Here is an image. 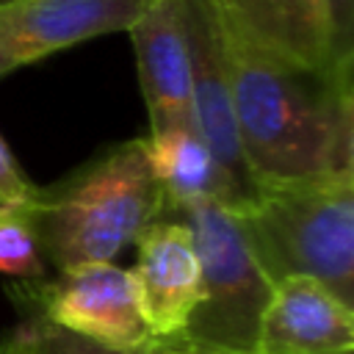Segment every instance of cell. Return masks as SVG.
I'll use <instances>...</instances> for the list:
<instances>
[{
  "instance_id": "cell-1",
  "label": "cell",
  "mask_w": 354,
  "mask_h": 354,
  "mask_svg": "<svg viewBox=\"0 0 354 354\" xmlns=\"http://www.w3.org/2000/svg\"><path fill=\"white\" fill-rule=\"evenodd\" d=\"M218 25L238 141L254 183L354 169V80L290 66L243 39L221 17Z\"/></svg>"
},
{
  "instance_id": "cell-2",
  "label": "cell",
  "mask_w": 354,
  "mask_h": 354,
  "mask_svg": "<svg viewBox=\"0 0 354 354\" xmlns=\"http://www.w3.org/2000/svg\"><path fill=\"white\" fill-rule=\"evenodd\" d=\"M144 141H122L25 202L41 257L58 271L113 257L160 216Z\"/></svg>"
},
{
  "instance_id": "cell-3",
  "label": "cell",
  "mask_w": 354,
  "mask_h": 354,
  "mask_svg": "<svg viewBox=\"0 0 354 354\" xmlns=\"http://www.w3.org/2000/svg\"><path fill=\"white\" fill-rule=\"evenodd\" d=\"M238 216L271 282L313 277L354 307V169L257 183Z\"/></svg>"
},
{
  "instance_id": "cell-4",
  "label": "cell",
  "mask_w": 354,
  "mask_h": 354,
  "mask_svg": "<svg viewBox=\"0 0 354 354\" xmlns=\"http://www.w3.org/2000/svg\"><path fill=\"white\" fill-rule=\"evenodd\" d=\"M160 213L188 224L202 271V301L180 337L210 354H254L274 282L260 268L241 216L207 199Z\"/></svg>"
},
{
  "instance_id": "cell-5",
  "label": "cell",
  "mask_w": 354,
  "mask_h": 354,
  "mask_svg": "<svg viewBox=\"0 0 354 354\" xmlns=\"http://www.w3.org/2000/svg\"><path fill=\"white\" fill-rule=\"evenodd\" d=\"M39 318L113 351H138L152 343L141 318L133 274L113 263H86L30 285Z\"/></svg>"
},
{
  "instance_id": "cell-6",
  "label": "cell",
  "mask_w": 354,
  "mask_h": 354,
  "mask_svg": "<svg viewBox=\"0 0 354 354\" xmlns=\"http://www.w3.org/2000/svg\"><path fill=\"white\" fill-rule=\"evenodd\" d=\"M183 6H185V36H188V61H191L194 130L202 136L216 163L227 171L246 207L257 191V183L243 160V149L238 141L218 14L213 0H183Z\"/></svg>"
},
{
  "instance_id": "cell-7",
  "label": "cell",
  "mask_w": 354,
  "mask_h": 354,
  "mask_svg": "<svg viewBox=\"0 0 354 354\" xmlns=\"http://www.w3.org/2000/svg\"><path fill=\"white\" fill-rule=\"evenodd\" d=\"M144 0H14L0 8V77L80 41L127 30Z\"/></svg>"
},
{
  "instance_id": "cell-8",
  "label": "cell",
  "mask_w": 354,
  "mask_h": 354,
  "mask_svg": "<svg viewBox=\"0 0 354 354\" xmlns=\"http://www.w3.org/2000/svg\"><path fill=\"white\" fill-rule=\"evenodd\" d=\"M133 274L141 318L152 337L183 335L202 301V271L188 224L160 213L138 238Z\"/></svg>"
},
{
  "instance_id": "cell-9",
  "label": "cell",
  "mask_w": 354,
  "mask_h": 354,
  "mask_svg": "<svg viewBox=\"0 0 354 354\" xmlns=\"http://www.w3.org/2000/svg\"><path fill=\"white\" fill-rule=\"evenodd\" d=\"M127 33L136 50L149 133L166 127H194L183 0H144Z\"/></svg>"
},
{
  "instance_id": "cell-10",
  "label": "cell",
  "mask_w": 354,
  "mask_h": 354,
  "mask_svg": "<svg viewBox=\"0 0 354 354\" xmlns=\"http://www.w3.org/2000/svg\"><path fill=\"white\" fill-rule=\"evenodd\" d=\"M218 17L243 39L304 72L351 80L335 58L324 0H213Z\"/></svg>"
},
{
  "instance_id": "cell-11",
  "label": "cell",
  "mask_w": 354,
  "mask_h": 354,
  "mask_svg": "<svg viewBox=\"0 0 354 354\" xmlns=\"http://www.w3.org/2000/svg\"><path fill=\"white\" fill-rule=\"evenodd\" d=\"M354 307L313 277L274 282L254 354H351Z\"/></svg>"
},
{
  "instance_id": "cell-12",
  "label": "cell",
  "mask_w": 354,
  "mask_h": 354,
  "mask_svg": "<svg viewBox=\"0 0 354 354\" xmlns=\"http://www.w3.org/2000/svg\"><path fill=\"white\" fill-rule=\"evenodd\" d=\"M144 155L160 191V210H177L188 202H218L232 213L243 210V199L227 171L194 127H166L149 133Z\"/></svg>"
},
{
  "instance_id": "cell-13",
  "label": "cell",
  "mask_w": 354,
  "mask_h": 354,
  "mask_svg": "<svg viewBox=\"0 0 354 354\" xmlns=\"http://www.w3.org/2000/svg\"><path fill=\"white\" fill-rule=\"evenodd\" d=\"M0 274L22 282L44 277V257L25 202H0Z\"/></svg>"
},
{
  "instance_id": "cell-14",
  "label": "cell",
  "mask_w": 354,
  "mask_h": 354,
  "mask_svg": "<svg viewBox=\"0 0 354 354\" xmlns=\"http://www.w3.org/2000/svg\"><path fill=\"white\" fill-rule=\"evenodd\" d=\"M25 335L30 337V343L36 346L39 354H147V348H138V351H113V348H105V346H97L91 340H83L72 332H64L41 318L30 321L28 326H22Z\"/></svg>"
},
{
  "instance_id": "cell-15",
  "label": "cell",
  "mask_w": 354,
  "mask_h": 354,
  "mask_svg": "<svg viewBox=\"0 0 354 354\" xmlns=\"http://www.w3.org/2000/svg\"><path fill=\"white\" fill-rule=\"evenodd\" d=\"M324 6L332 28L335 58L340 66L354 69V0H324Z\"/></svg>"
},
{
  "instance_id": "cell-16",
  "label": "cell",
  "mask_w": 354,
  "mask_h": 354,
  "mask_svg": "<svg viewBox=\"0 0 354 354\" xmlns=\"http://www.w3.org/2000/svg\"><path fill=\"white\" fill-rule=\"evenodd\" d=\"M33 191H36V185L28 183V177L17 166L8 144L0 136V196L8 202H28L33 196Z\"/></svg>"
},
{
  "instance_id": "cell-17",
  "label": "cell",
  "mask_w": 354,
  "mask_h": 354,
  "mask_svg": "<svg viewBox=\"0 0 354 354\" xmlns=\"http://www.w3.org/2000/svg\"><path fill=\"white\" fill-rule=\"evenodd\" d=\"M147 354H210V351L196 348L188 340H183L180 335H174V337H152Z\"/></svg>"
},
{
  "instance_id": "cell-18",
  "label": "cell",
  "mask_w": 354,
  "mask_h": 354,
  "mask_svg": "<svg viewBox=\"0 0 354 354\" xmlns=\"http://www.w3.org/2000/svg\"><path fill=\"white\" fill-rule=\"evenodd\" d=\"M0 354H39L36 346L30 343V337L25 335V329H19L17 335H11L6 343H0Z\"/></svg>"
},
{
  "instance_id": "cell-19",
  "label": "cell",
  "mask_w": 354,
  "mask_h": 354,
  "mask_svg": "<svg viewBox=\"0 0 354 354\" xmlns=\"http://www.w3.org/2000/svg\"><path fill=\"white\" fill-rule=\"evenodd\" d=\"M8 3H14V0H0V8H3V6H8Z\"/></svg>"
},
{
  "instance_id": "cell-20",
  "label": "cell",
  "mask_w": 354,
  "mask_h": 354,
  "mask_svg": "<svg viewBox=\"0 0 354 354\" xmlns=\"http://www.w3.org/2000/svg\"><path fill=\"white\" fill-rule=\"evenodd\" d=\"M0 202H8V199H3V196H0Z\"/></svg>"
}]
</instances>
